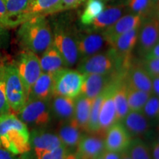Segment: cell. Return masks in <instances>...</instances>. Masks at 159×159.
I'll list each match as a JSON object with an SVG mask.
<instances>
[{
  "label": "cell",
  "instance_id": "5",
  "mask_svg": "<svg viewBox=\"0 0 159 159\" xmlns=\"http://www.w3.org/2000/svg\"><path fill=\"white\" fill-rule=\"evenodd\" d=\"M49 102L50 100L27 99L22 108L16 113V116L27 128H43L51 121L52 112Z\"/></svg>",
  "mask_w": 159,
  "mask_h": 159
},
{
  "label": "cell",
  "instance_id": "14",
  "mask_svg": "<svg viewBox=\"0 0 159 159\" xmlns=\"http://www.w3.org/2000/svg\"><path fill=\"white\" fill-rule=\"evenodd\" d=\"M142 21V17L140 15L134 13H127L121 16L114 25L102 31L105 40L110 44L117 37L124 34L127 32L138 28Z\"/></svg>",
  "mask_w": 159,
  "mask_h": 159
},
{
  "label": "cell",
  "instance_id": "3",
  "mask_svg": "<svg viewBox=\"0 0 159 159\" xmlns=\"http://www.w3.org/2000/svg\"><path fill=\"white\" fill-rule=\"evenodd\" d=\"M127 67L128 66L117 57L110 47L108 50L81 59L77 70L83 75H116L118 71H122L123 69L126 70Z\"/></svg>",
  "mask_w": 159,
  "mask_h": 159
},
{
  "label": "cell",
  "instance_id": "17",
  "mask_svg": "<svg viewBox=\"0 0 159 159\" xmlns=\"http://www.w3.org/2000/svg\"><path fill=\"white\" fill-rule=\"evenodd\" d=\"M115 83H113L106 90L105 97L100 107L99 115V133L102 136L112 125L116 122V108L114 101V89Z\"/></svg>",
  "mask_w": 159,
  "mask_h": 159
},
{
  "label": "cell",
  "instance_id": "26",
  "mask_svg": "<svg viewBox=\"0 0 159 159\" xmlns=\"http://www.w3.org/2000/svg\"><path fill=\"white\" fill-rule=\"evenodd\" d=\"M81 130L75 125L71 121L63 122L57 130V136L61 139L65 148L72 149L77 148L78 142L82 136Z\"/></svg>",
  "mask_w": 159,
  "mask_h": 159
},
{
  "label": "cell",
  "instance_id": "12",
  "mask_svg": "<svg viewBox=\"0 0 159 159\" xmlns=\"http://www.w3.org/2000/svg\"><path fill=\"white\" fill-rule=\"evenodd\" d=\"M60 2L61 0H29L25 10L17 18L18 26L28 19L57 13Z\"/></svg>",
  "mask_w": 159,
  "mask_h": 159
},
{
  "label": "cell",
  "instance_id": "38",
  "mask_svg": "<svg viewBox=\"0 0 159 159\" xmlns=\"http://www.w3.org/2000/svg\"><path fill=\"white\" fill-rule=\"evenodd\" d=\"M142 64L151 77L159 76V58L144 57Z\"/></svg>",
  "mask_w": 159,
  "mask_h": 159
},
{
  "label": "cell",
  "instance_id": "44",
  "mask_svg": "<svg viewBox=\"0 0 159 159\" xmlns=\"http://www.w3.org/2000/svg\"><path fill=\"white\" fill-rule=\"evenodd\" d=\"M152 152H150L152 159H159V144L158 141L156 140L152 143Z\"/></svg>",
  "mask_w": 159,
  "mask_h": 159
},
{
  "label": "cell",
  "instance_id": "47",
  "mask_svg": "<svg viewBox=\"0 0 159 159\" xmlns=\"http://www.w3.org/2000/svg\"><path fill=\"white\" fill-rule=\"evenodd\" d=\"M131 0H114L112 2V4H117V5H121L123 6H126L130 2ZM111 4V3H110Z\"/></svg>",
  "mask_w": 159,
  "mask_h": 159
},
{
  "label": "cell",
  "instance_id": "20",
  "mask_svg": "<svg viewBox=\"0 0 159 159\" xmlns=\"http://www.w3.org/2000/svg\"><path fill=\"white\" fill-rule=\"evenodd\" d=\"M120 122L128 131L131 138L144 136L150 128V121L142 114V111H130Z\"/></svg>",
  "mask_w": 159,
  "mask_h": 159
},
{
  "label": "cell",
  "instance_id": "19",
  "mask_svg": "<svg viewBox=\"0 0 159 159\" xmlns=\"http://www.w3.org/2000/svg\"><path fill=\"white\" fill-rule=\"evenodd\" d=\"M126 12L125 6L117 4L106 5L105 9L99 13L96 19L91 22L87 30L92 31L102 32L116 22Z\"/></svg>",
  "mask_w": 159,
  "mask_h": 159
},
{
  "label": "cell",
  "instance_id": "22",
  "mask_svg": "<svg viewBox=\"0 0 159 159\" xmlns=\"http://www.w3.org/2000/svg\"><path fill=\"white\" fill-rule=\"evenodd\" d=\"M30 144L34 150H51L63 145L57 134L43 131L40 128L33 129L30 133Z\"/></svg>",
  "mask_w": 159,
  "mask_h": 159
},
{
  "label": "cell",
  "instance_id": "13",
  "mask_svg": "<svg viewBox=\"0 0 159 159\" xmlns=\"http://www.w3.org/2000/svg\"><path fill=\"white\" fill-rule=\"evenodd\" d=\"M131 137L120 122H115L105 133V150L122 152L128 150Z\"/></svg>",
  "mask_w": 159,
  "mask_h": 159
},
{
  "label": "cell",
  "instance_id": "37",
  "mask_svg": "<svg viewBox=\"0 0 159 159\" xmlns=\"http://www.w3.org/2000/svg\"><path fill=\"white\" fill-rule=\"evenodd\" d=\"M17 27L16 22L9 15L5 4L0 0V28L8 29Z\"/></svg>",
  "mask_w": 159,
  "mask_h": 159
},
{
  "label": "cell",
  "instance_id": "49",
  "mask_svg": "<svg viewBox=\"0 0 159 159\" xmlns=\"http://www.w3.org/2000/svg\"><path fill=\"white\" fill-rule=\"evenodd\" d=\"M102 1L104 2L106 4V5H108V4H110V3L112 2L114 0H102Z\"/></svg>",
  "mask_w": 159,
  "mask_h": 159
},
{
  "label": "cell",
  "instance_id": "15",
  "mask_svg": "<svg viewBox=\"0 0 159 159\" xmlns=\"http://www.w3.org/2000/svg\"><path fill=\"white\" fill-rule=\"evenodd\" d=\"M125 84L152 94V77L142 63H131L126 69Z\"/></svg>",
  "mask_w": 159,
  "mask_h": 159
},
{
  "label": "cell",
  "instance_id": "30",
  "mask_svg": "<svg viewBox=\"0 0 159 159\" xmlns=\"http://www.w3.org/2000/svg\"><path fill=\"white\" fill-rule=\"evenodd\" d=\"M109 88V87H108ZM106 89V90H107ZM106 90L102 94L97 96L96 98L92 99V104H91L90 115H89V119L88 125H87L86 130L90 134H98L99 133V115L100 107L104 99Z\"/></svg>",
  "mask_w": 159,
  "mask_h": 159
},
{
  "label": "cell",
  "instance_id": "41",
  "mask_svg": "<svg viewBox=\"0 0 159 159\" xmlns=\"http://www.w3.org/2000/svg\"><path fill=\"white\" fill-rule=\"evenodd\" d=\"M121 153L122 152H113L105 150L102 155L103 159H121Z\"/></svg>",
  "mask_w": 159,
  "mask_h": 159
},
{
  "label": "cell",
  "instance_id": "11",
  "mask_svg": "<svg viewBox=\"0 0 159 159\" xmlns=\"http://www.w3.org/2000/svg\"><path fill=\"white\" fill-rule=\"evenodd\" d=\"M116 75L85 74L80 94L86 98L94 99L110 87L113 83Z\"/></svg>",
  "mask_w": 159,
  "mask_h": 159
},
{
  "label": "cell",
  "instance_id": "33",
  "mask_svg": "<svg viewBox=\"0 0 159 159\" xmlns=\"http://www.w3.org/2000/svg\"><path fill=\"white\" fill-rule=\"evenodd\" d=\"M159 97L150 95L144 107L142 113L147 117L149 121L158 120L159 115Z\"/></svg>",
  "mask_w": 159,
  "mask_h": 159
},
{
  "label": "cell",
  "instance_id": "36",
  "mask_svg": "<svg viewBox=\"0 0 159 159\" xmlns=\"http://www.w3.org/2000/svg\"><path fill=\"white\" fill-rule=\"evenodd\" d=\"M11 112L6 98L4 64H0V116Z\"/></svg>",
  "mask_w": 159,
  "mask_h": 159
},
{
  "label": "cell",
  "instance_id": "39",
  "mask_svg": "<svg viewBox=\"0 0 159 159\" xmlns=\"http://www.w3.org/2000/svg\"><path fill=\"white\" fill-rule=\"evenodd\" d=\"M86 1L87 0H61L58 9H57V13L77 8Z\"/></svg>",
  "mask_w": 159,
  "mask_h": 159
},
{
  "label": "cell",
  "instance_id": "40",
  "mask_svg": "<svg viewBox=\"0 0 159 159\" xmlns=\"http://www.w3.org/2000/svg\"><path fill=\"white\" fill-rule=\"evenodd\" d=\"M0 159H19L17 155L12 153L6 149L0 147Z\"/></svg>",
  "mask_w": 159,
  "mask_h": 159
},
{
  "label": "cell",
  "instance_id": "9",
  "mask_svg": "<svg viewBox=\"0 0 159 159\" xmlns=\"http://www.w3.org/2000/svg\"><path fill=\"white\" fill-rule=\"evenodd\" d=\"M158 16H151L142 18L139 27L137 38V50L139 55L144 57L145 55L159 42Z\"/></svg>",
  "mask_w": 159,
  "mask_h": 159
},
{
  "label": "cell",
  "instance_id": "31",
  "mask_svg": "<svg viewBox=\"0 0 159 159\" xmlns=\"http://www.w3.org/2000/svg\"><path fill=\"white\" fill-rule=\"evenodd\" d=\"M125 7L127 13L140 15L142 18L158 16V12L152 9L150 0H131Z\"/></svg>",
  "mask_w": 159,
  "mask_h": 159
},
{
  "label": "cell",
  "instance_id": "43",
  "mask_svg": "<svg viewBox=\"0 0 159 159\" xmlns=\"http://www.w3.org/2000/svg\"><path fill=\"white\" fill-rule=\"evenodd\" d=\"M152 95L159 97V76L152 77Z\"/></svg>",
  "mask_w": 159,
  "mask_h": 159
},
{
  "label": "cell",
  "instance_id": "32",
  "mask_svg": "<svg viewBox=\"0 0 159 159\" xmlns=\"http://www.w3.org/2000/svg\"><path fill=\"white\" fill-rule=\"evenodd\" d=\"M127 150L131 159H152L148 145L138 138L131 139Z\"/></svg>",
  "mask_w": 159,
  "mask_h": 159
},
{
  "label": "cell",
  "instance_id": "46",
  "mask_svg": "<svg viewBox=\"0 0 159 159\" xmlns=\"http://www.w3.org/2000/svg\"><path fill=\"white\" fill-rule=\"evenodd\" d=\"M150 5L152 6V9L154 10L155 11L158 12V8H159V0H150Z\"/></svg>",
  "mask_w": 159,
  "mask_h": 159
},
{
  "label": "cell",
  "instance_id": "48",
  "mask_svg": "<svg viewBox=\"0 0 159 159\" xmlns=\"http://www.w3.org/2000/svg\"><path fill=\"white\" fill-rule=\"evenodd\" d=\"M121 159H131L128 150H125L121 153Z\"/></svg>",
  "mask_w": 159,
  "mask_h": 159
},
{
  "label": "cell",
  "instance_id": "18",
  "mask_svg": "<svg viewBox=\"0 0 159 159\" xmlns=\"http://www.w3.org/2000/svg\"><path fill=\"white\" fill-rule=\"evenodd\" d=\"M139 27L119 35L110 44L117 57L127 66L130 62L131 52L136 45Z\"/></svg>",
  "mask_w": 159,
  "mask_h": 159
},
{
  "label": "cell",
  "instance_id": "29",
  "mask_svg": "<svg viewBox=\"0 0 159 159\" xmlns=\"http://www.w3.org/2000/svg\"><path fill=\"white\" fill-rule=\"evenodd\" d=\"M124 83L130 111H142L143 107L151 94L145 91L138 90V89L129 86L125 84V82Z\"/></svg>",
  "mask_w": 159,
  "mask_h": 159
},
{
  "label": "cell",
  "instance_id": "42",
  "mask_svg": "<svg viewBox=\"0 0 159 159\" xmlns=\"http://www.w3.org/2000/svg\"><path fill=\"white\" fill-rule=\"evenodd\" d=\"M144 57H152V58H159V42L155 44L152 48L145 55Z\"/></svg>",
  "mask_w": 159,
  "mask_h": 159
},
{
  "label": "cell",
  "instance_id": "23",
  "mask_svg": "<svg viewBox=\"0 0 159 159\" xmlns=\"http://www.w3.org/2000/svg\"><path fill=\"white\" fill-rule=\"evenodd\" d=\"M50 103L52 114L61 122L72 119L75 113V99L61 96H53Z\"/></svg>",
  "mask_w": 159,
  "mask_h": 159
},
{
  "label": "cell",
  "instance_id": "35",
  "mask_svg": "<svg viewBox=\"0 0 159 159\" xmlns=\"http://www.w3.org/2000/svg\"><path fill=\"white\" fill-rule=\"evenodd\" d=\"M68 151L62 145L51 150H35V153L37 159H65Z\"/></svg>",
  "mask_w": 159,
  "mask_h": 159
},
{
  "label": "cell",
  "instance_id": "28",
  "mask_svg": "<svg viewBox=\"0 0 159 159\" xmlns=\"http://www.w3.org/2000/svg\"><path fill=\"white\" fill-rule=\"evenodd\" d=\"M106 4L102 0H87L85 7L80 16L81 25L87 27L105 9Z\"/></svg>",
  "mask_w": 159,
  "mask_h": 159
},
{
  "label": "cell",
  "instance_id": "50",
  "mask_svg": "<svg viewBox=\"0 0 159 159\" xmlns=\"http://www.w3.org/2000/svg\"><path fill=\"white\" fill-rule=\"evenodd\" d=\"M96 159H103V158H102V156H101L98 157V158H97Z\"/></svg>",
  "mask_w": 159,
  "mask_h": 159
},
{
  "label": "cell",
  "instance_id": "27",
  "mask_svg": "<svg viewBox=\"0 0 159 159\" xmlns=\"http://www.w3.org/2000/svg\"><path fill=\"white\" fill-rule=\"evenodd\" d=\"M113 95L116 108V121L121 122L130 111L124 82L115 83Z\"/></svg>",
  "mask_w": 159,
  "mask_h": 159
},
{
  "label": "cell",
  "instance_id": "4",
  "mask_svg": "<svg viewBox=\"0 0 159 159\" xmlns=\"http://www.w3.org/2000/svg\"><path fill=\"white\" fill-rule=\"evenodd\" d=\"M52 44L63 57L66 67L73 66L79 61L75 34L65 21L59 20L55 23Z\"/></svg>",
  "mask_w": 159,
  "mask_h": 159
},
{
  "label": "cell",
  "instance_id": "6",
  "mask_svg": "<svg viewBox=\"0 0 159 159\" xmlns=\"http://www.w3.org/2000/svg\"><path fill=\"white\" fill-rule=\"evenodd\" d=\"M5 94L12 112L16 113L27 102V96L14 63L4 64Z\"/></svg>",
  "mask_w": 159,
  "mask_h": 159
},
{
  "label": "cell",
  "instance_id": "8",
  "mask_svg": "<svg viewBox=\"0 0 159 159\" xmlns=\"http://www.w3.org/2000/svg\"><path fill=\"white\" fill-rule=\"evenodd\" d=\"M14 65L28 96L31 86L42 73L39 57L33 52L23 50L18 55Z\"/></svg>",
  "mask_w": 159,
  "mask_h": 159
},
{
  "label": "cell",
  "instance_id": "7",
  "mask_svg": "<svg viewBox=\"0 0 159 159\" xmlns=\"http://www.w3.org/2000/svg\"><path fill=\"white\" fill-rule=\"evenodd\" d=\"M54 96L75 99L81 93L84 75L77 70L65 67L55 74Z\"/></svg>",
  "mask_w": 159,
  "mask_h": 159
},
{
  "label": "cell",
  "instance_id": "34",
  "mask_svg": "<svg viewBox=\"0 0 159 159\" xmlns=\"http://www.w3.org/2000/svg\"><path fill=\"white\" fill-rule=\"evenodd\" d=\"M2 1L5 4L9 15L15 20L16 22L17 18L23 13L29 2V0H2Z\"/></svg>",
  "mask_w": 159,
  "mask_h": 159
},
{
  "label": "cell",
  "instance_id": "2",
  "mask_svg": "<svg viewBox=\"0 0 159 159\" xmlns=\"http://www.w3.org/2000/svg\"><path fill=\"white\" fill-rule=\"evenodd\" d=\"M0 144L17 156L30 150L28 128L16 115L9 113L0 116Z\"/></svg>",
  "mask_w": 159,
  "mask_h": 159
},
{
  "label": "cell",
  "instance_id": "25",
  "mask_svg": "<svg viewBox=\"0 0 159 159\" xmlns=\"http://www.w3.org/2000/svg\"><path fill=\"white\" fill-rule=\"evenodd\" d=\"M92 99L80 94L75 99V113L71 122L81 130H86Z\"/></svg>",
  "mask_w": 159,
  "mask_h": 159
},
{
  "label": "cell",
  "instance_id": "10",
  "mask_svg": "<svg viewBox=\"0 0 159 159\" xmlns=\"http://www.w3.org/2000/svg\"><path fill=\"white\" fill-rule=\"evenodd\" d=\"M75 39L80 60L100 52L105 46L108 44L102 32L89 30L83 33L77 32Z\"/></svg>",
  "mask_w": 159,
  "mask_h": 159
},
{
  "label": "cell",
  "instance_id": "21",
  "mask_svg": "<svg viewBox=\"0 0 159 159\" xmlns=\"http://www.w3.org/2000/svg\"><path fill=\"white\" fill-rule=\"evenodd\" d=\"M53 96H54L53 74L42 72L31 86L27 99H38L49 101Z\"/></svg>",
  "mask_w": 159,
  "mask_h": 159
},
{
  "label": "cell",
  "instance_id": "51",
  "mask_svg": "<svg viewBox=\"0 0 159 159\" xmlns=\"http://www.w3.org/2000/svg\"><path fill=\"white\" fill-rule=\"evenodd\" d=\"M0 147H1V144H0Z\"/></svg>",
  "mask_w": 159,
  "mask_h": 159
},
{
  "label": "cell",
  "instance_id": "1",
  "mask_svg": "<svg viewBox=\"0 0 159 159\" xmlns=\"http://www.w3.org/2000/svg\"><path fill=\"white\" fill-rule=\"evenodd\" d=\"M17 39L24 50L42 54L52 43V30L46 17L33 18L19 25Z\"/></svg>",
  "mask_w": 159,
  "mask_h": 159
},
{
  "label": "cell",
  "instance_id": "45",
  "mask_svg": "<svg viewBox=\"0 0 159 159\" xmlns=\"http://www.w3.org/2000/svg\"><path fill=\"white\" fill-rule=\"evenodd\" d=\"M65 159H80V157L77 156L76 152H70V151H68L66 155Z\"/></svg>",
  "mask_w": 159,
  "mask_h": 159
},
{
  "label": "cell",
  "instance_id": "24",
  "mask_svg": "<svg viewBox=\"0 0 159 159\" xmlns=\"http://www.w3.org/2000/svg\"><path fill=\"white\" fill-rule=\"evenodd\" d=\"M39 60L41 71L44 73L55 74L66 67L63 57L52 43L43 52Z\"/></svg>",
  "mask_w": 159,
  "mask_h": 159
},
{
  "label": "cell",
  "instance_id": "16",
  "mask_svg": "<svg viewBox=\"0 0 159 159\" xmlns=\"http://www.w3.org/2000/svg\"><path fill=\"white\" fill-rule=\"evenodd\" d=\"M102 136L82 135L77 146L76 153L80 159H96L105 150L104 139Z\"/></svg>",
  "mask_w": 159,
  "mask_h": 159
}]
</instances>
